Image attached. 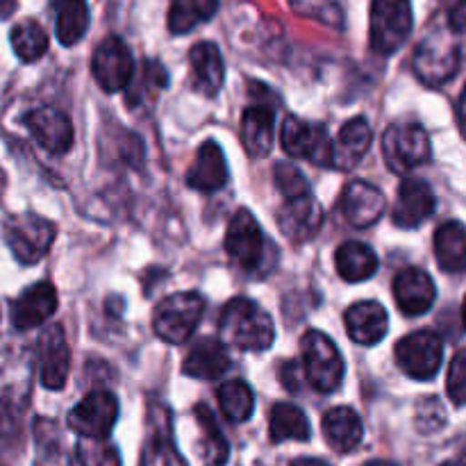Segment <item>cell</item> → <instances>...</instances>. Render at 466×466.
I'll return each instance as SVG.
<instances>
[{
	"mask_svg": "<svg viewBox=\"0 0 466 466\" xmlns=\"http://www.w3.org/2000/svg\"><path fill=\"white\" fill-rule=\"evenodd\" d=\"M3 237L7 248L21 264H36L46 258L55 241V226L36 214H18L9 217L3 226Z\"/></svg>",
	"mask_w": 466,
	"mask_h": 466,
	"instance_id": "5b68a950",
	"label": "cell"
},
{
	"mask_svg": "<svg viewBox=\"0 0 466 466\" xmlns=\"http://www.w3.org/2000/svg\"><path fill=\"white\" fill-rule=\"evenodd\" d=\"M118 419V400L112 391H91L68 412V428L82 440H107Z\"/></svg>",
	"mask_w": 466,
	"mask_h": 466,
	"instance_id": "ba28073f",
	"label": "cell"
},
{
	"mask_svg": "<svg viewBox=\"0 0 466 466\" xmlns=\"http://www.w3.org/2000/svg\"><path fill=\"white\" fill-rule=\"evenodd\" d=\"M264 235L258 218L248 209H239L228 223L226 230V253L232 262L244 271H253L264 258Z\"/></svg>",
	"mask_w": 466,
	"mask_h": 466,
	"instance_id": "8fae6325",
	"label": "cell"
},
{
	"mask_svg": "<svg viewBox=\"0 0 466 466\" xmlns=\"http://www.w3.org/2000/svg\"><path fill=\"white\" fill-rule=\"evenodd\" d=\"M437 264L446 273L466 271V226L460 221H449L435 232Z\"/></svg>",
	"mask_w": 466,
	"mask_h": 466,
	"instance_id": "4316f807",
	"label": "cell"
},
{
	"mask_svg": "<svg viewBox=\"0 0 466 466\" xmlns=\"http://www.w3.org/2000/svg\"><path fill=\"white\" fill-rule=\"evenodd\" d=\"M218 332H221L223 344L235 346L246 353L268 350L276 339L273 319L250 299H232L223 308L221 319H218Z\"/></svg>",
	"mask_w": 466,
	"mask_h": 466,
	"instance_id": "6da1fadb",
	"label": "cell"
},
{
	"mask_svg": "<svg viewBox=\"0 0 466 466\" xmlns=\"http://www.w3.org/2000/svg\"><path fill=\"white\" fill-rule=\"evenodd\" d=\"M346 330L349 337L360 346L380 344L390 330V317L387 309L376 300H360L346 309Z\"/></svg>",
	"mask_w": 466,
	"mask_h": 466,
	"instance_id": "d6986e66",
	"label": "cell"
},
{
	"mask_svg": "<svg viewBox=\"0 0 466 466\" xmlns=\"http://www.w3.org/2000/svg\"><path fill=\"white\" fill-rule=\"evenodd\" d=\"M5 189H7V176H5L3 167H0V198H3Z\"/></svg>",
	"mask_w": 466,
	"mask_h": 466,
	"instance_id": "7dc6e473",
	"label": "cell"
},
{
	"mask_svg": "<svg viewBox=\"0 0 466 466\" xmlns=\"http://www.w3.org/2000/svg\"><path fill=\"white\" fill-rule=\"evenodd\" d=\"M57 309V291L50 282H36L27 287L12 305V323L16 330L25 332L48 321Z\"/></svg>",
	"mask_w": 466,
	"mask_h": 466,
	"instance_id": "e0dca14e",
	"label": "cell"
},
{
	"mask_svg": "<svg viewBox=\"0 0 466 466\" xmlns=\"http://www.w3.org/2000/svg\"><path fill=\"white\" fill-rule=\"evenodd\" d=\"M458 121H460V130H462V135L466 137V86L458 100Z\"/></svg>",
	"mask_w": 466,
	"mask_h": 466,
	"instance_id": "7bdbcfd3",
	"label": "cell"
},
{
	"mask_svg": "<svg viewBox=\"0 0 466 466\" xmlns=\"http://www.w3.org/2000/svg\"><path fill=\"white\" fill-rule=\"evenodd\" d=\"M189 66L194 89L198 94L208 96V98H214L221 91L223 80H226V66H223L218 46L212 44V41L196 44L189 53Z\"/></svg>",
	"mask_w": 466,
	"mask_h": 466,
	"instance_id": "603a6c76",
	"label": "cell"
},
{
	"mask_svg": "<svg viewBox=\"0 0 466 466\" xmlns=\"http://www.w3.org/2000/svg\"><path fill=\"white\" fill-rule=\"evenodd\" d=\"M435 208L437 200L431 185L417 180V177H408V180L400 182L399 198H396L391 218L403 230H414V228H419L423 221L432 217Z\"/></svg>",
	"mask_w": 466,
	"mask_h": 466,
	"instance_id": "9a60e30c",
	"label": "cell"
},
{
	"mask_svg": "<svg viewBox=\"0 0 466 466\" xmlns=\"http://www.w3.org/2000/svg\"><path fill=\"white\" fill-rule=\"evenodd\" d=\"M273 177H276V187L287 200L303 198V196L309 194V182L308 177L303 176L296 164L291 162H280L276 164V171H273Z\"/></svg>",
	"mask_w": 466,
	"mask_h": 466,
	"instance_id": "f35d334b",
	"label": "cell"
},
{
	"mask_svg": "<svg viewBox=\"0 0 466 466\" xmlns=\"http://www.w3.org/2000/svg\"><path fill=\"white\" fill-rule=\"evenodd\" d=\"M441 360H444V344L440 335L431 330L412 332L396 344V362L400 371L414 380H432L440 373Z\"/></svg>",
	"mask_w": 466,
	"mask_h": 466,
	"instance_id": "9c48e42d",
	"label": "cell"
},
{
	"mask_svg": "<svg viewBox=\"0 0 466 466\" xmlns=\"http://www.w3.org/2000/svg\"><path fill=\"white\" fill-rule=\"evenodd\" d=\"M460 66V50L451 41L432 36L414 53V73L428 86H441L453 80Z\"/></svg>",
	"mask_w": 466,
	"mask_h": 466,
	"instance_id": "7c38bea8",
	"label": "cell"
},
{
	"mask_svg": "<svg viewBox=\"0 0 466 466\" xmlns=\"http://www.w3.org/2000/svg\"><path fill=\"white\" fill-rule=\"evenodd\" d=\"M205 312L203 296L196 291L171 294L155 308L153 328L155 335L171 346H180L189 339L198 328Z\"/></svg>",
	"mask_w": 466,
	"mask_h": 466,
	"instance_id": "7a4b0ae2",
	"label": "cell"
},
{
	"mask_svg": "<svg viewBox=\"0 0 466 466\" xmlns=\"http://www.w3.org/2000/svg\"><path fill=\"white\" fill-rule=\"evenodd\" d=\"M289 5L300 16L312 18V21L335 27V30L344 27V12L335 0H289Z\"/></svg>",
	"mask_w": 466,
	"mask_h": 466,
	"instance_id": "d590c367",
	"label": "cell"
},
{
	"mask_svg": "<svg viewBox=\"0 0 466 466\" xmlns=\"http://www.w3.org/2000/svg\"><path fill=\"white\" fill-rule=\"evenodd\" d=\"M36 441V466H71V455L64 446L62 432L57 423L36 419L35 423Z\"/></svg>",
	"mask_w": 466,
	"mask_h": 466,
	"instance_id": "1f68e13d",
	"label": "cell"
},
{
	"mask_svg": "<svg viewBox=\"0 0 466 466\" xmlns=\"http://www.w3.org/2000/svg\"><path fill=\"white\" fill-rule=\"evenodd\" d=\"M230 369V355L223 341L214 339V337H200L187 353L185 364H182V373L196 380H218Z\"/></svg>",
	"mask_w": 466,
	"mask_h": 466,
	"instance_id": "7402d4cb",
	"label": "cell"
},
{
	"mask_svg": "<svg viewBox=\"0 0 466 466\" xmlns=\"http://www.w3.org/2000/svg\"><path fill=\"white\" fill-rule=\"evenodd\" d=\"M282 150L294 159H309L317 167H332V141L326 126L287 116L280 130Z\"/></svg>",
	"mask_w": 466,
	"mask_h": 466,
	"instance_id": "52a82bcc",
	"label": "cell"
},
{
	"mask_svg": "<svg viewBox=\"0 0 466 466\" xmlns=\"http://www.w3.org/2000/svg\"><path fill=\"white\" fill-rule=\"evenodd\" d=\"M14 7H16L14 0H0V18H7L14 12Z\"/></svg>",
	"mask_w": 466,
	"mask_h": 466,
	"instance_id": "f6af8a7d",
	"label": "cell"
},
{
	"mask_svg": "<svg viewBox=\"0 0 466 466\" xmlns=\"http://www.w3.org/2000/svg\"><path fill=\"white\" fill-rule=\"evenodd\" d=\"M273 123L276 114L264 105L248 107L241 116V144L253 159H262L271 153L273 127H276Z\"/></svg>",
	"mask_w": 466,
	"mask_h": 466,
	"instance_id": "484cf974",
	"label": "cell"
},
{
	"mask_svg": "<svg viewBox=\"0 0 466 466\" xmlns=\"http://www.w3.org/2000/svg\"><path fill=\"white\" fill-rule=\"evenodd\" d=\"M218 12V0H171L168 7V30L173 35H187L200 23H208Z\"/></svg>",
	"mask_w": 466,
	"mask_h": 466,
	"instance_id": "4dcf8cb0",
	"label": "cell"
},
{
	"mask_svg": "<svg viewBox=\"0 0 466 466\" xmlns=\"http://www.w3.org/2000/svg\"><path fill=\"white\" fill-rule=\"evenodd\" d=\"M9 41L21 62H36L48 50V35L36 21H21L9 32Z\"/></svg>",
	"mask_w": 466,
	"mask_h": 466,
	"instance_id": "e575fe53",
	"label": "cell"
},
{
	"mask_svg": "<svg viewBox=\"0 0 466 466\" xmlns=\"http://www.w3.org/2000/svg\"><path fill=\"white\" fill-rule=\"evenodd\" d=\"M414 16L410 0H373L369 41L378 55H391L412 35Z\"/></svg>",
	"mask_w": 466,
	"mask_h": 466,
	"instance_id": "3957f363",
	"label": "cell"
},
{
	"mask_svg": "<svg viewBox=\"0 0 466 466\" xmlns=\"http://www.w3.org/2000/svg\"><path fill=\"white\" fill-rule=\"evenodd\" d=\"M394 299L400 312L408 317H421L437 299L435 282L421 268H405L394 280Z\"/></svg>",
	"mask_w": 466,
	"mask_h": 466,
	"instance_id": "44dd1931",
	"label": "cell"
},
{
	"mask_svg": "<svg viewBox=\"0 0 466 466\" xmlns=\"http://www.w3.org/2000/svg\"><path fill=\"white\" fill-rule=\"evenodd\" d=\"M321 426L328 444H330V449L337 451V453H353V451L362 444L364 426L362 419L358 417V412H355L353 408L339 405V408L328 410V412L323 414Z\"/></svg>",
	"mask_w": 466,
	"mask_h": 466,
	"instance_id": "cb8c5ba5",
	"label": "cell"
},
{
	"mask_svg": "<svg viewBox=\"0 0 466 466\" xmlns=\"http://www.w3.org/2000/svg\"><path fill=\"white\" fill-rule=\"evenodd\" d=\"M218 408L232 423L248 421L255 410L253 390L244 380H228L218 387Z\"/></svg>",
	"mask_w": 466,
	"mask_h": 466,
	"instance_id": "836d02e7",
	"label": "cell"
},
{
	"mask_svg": "<svg viewBox=\"0 0 466 466\" xmlns=\"http://www.w3.org/2000/svg\"><path fill=\"white\" fill-rule=\"evenodd\" d=\"M0 466H5V464H3V462H0Z\"/></svg>",
	"mask_w": 466,
	"mask_h": 466,
	"instance_id": "f907efd6",
	"label": "cell"
},
{
	"mask_svg": "<svg viewBox=\"0 0 466 466\" xmlns=\"http://www.w3.org/2000/svg\"><path fill=\"white\" fill-rule=\"evenodd\" d=\"M300 378H305L303 367L299 362H294V360H289V362H285L280 367V380L289 391L300 390Z\"/></svg>",
	"mask_w": 466,
	"mask_h": 466,
	"instance_id": "60d3db41",
	"label": "cell"
},
{
	"mask_svg": "<svg viewBox=\"0 0 466 466\" xmlns=\"http://www.w3.org/2000/svg\"><path fill=\"white\" fill-rule=\"evenodd\" d=\"M127 86H130L127 100H130V105H137L139 100H144L146 91H157L162 89V86H167V71H164V66L159 62L148 59V62L144 64V68H141L139 77L132 73V80Z\"/></svg>",
	"mask_w": 466,
	"mask_h": 466,
	"instance_id": "8d00e7d4",
	"label": "cell"
},
{
	"mask_svg": "<svg viewBox=\"0 0 466 466\" xmlns=\"http://www.w3.org/2000/svg\"><path fill=\"white\" fill-rule=\"evenodd\" d=\"M371 141L373 132L367 118H350L339 130V137H337L335 144H332V167L344 168V171L353 168L369 153Z\"/></svg>",
	"mask_w": 466,
	"mask_h": 466,
	"instance_id": "d4e9b609",
	"label": "cell"
},
{
	"mask_svg": "<svg viewBox=\"0 0 466 466\" xmlns=\"http://www.w3.org/2000/svg\"><path fill=\"white\" fill-rule=\"evenodd\" d=\"M196 419L203 431V440H200V458L205 466H226L230 458V446H228L226 437L218 431L217 421H214L212 412L205 405L196 408Z\"/></svg>",
	"mask_w": 466,
	"mask_h": 466,
	"instance_id": "d6a6232c",
	"label": "cell"
},
{
	"mask_svg": "<svg viewBox=\"0 0 466 466\" xmlns=\"http://www.w3.org/2000/svg\"><path fill=\"white\" fill-rule=\"evenodd\" d=\"M228 177H230V171H228L221 146L212 139L205 141L196 153L194 164L187 171V185L196 191H203V194H212V191L223 189L228 185Z\"/></svg>",
	"mask_w": 466,
	"mask_h": 466,
	"instance_id": "ffe728a7",
	"label": "cell"
},
{
	"mask_svg": "<svg viewBox=\"0 0 466 466\" xmlns=\"http://www.w3.org/2000/svg\"><path fill=\"white\" fill-rule=\"evenodd\" d=\"M449 25L453 32H466V0L455 3V7L449 14Z\"/></svg>",
	"mask_w": 466,
	"mask_h": 466,
	"instance_id": "b9f144b4",
	"label": "cell"
},
{
	"mask_svg": "<svg viewBox=\"0 0 466 466\" xmlns=\"http://www.w3.org/2000/svg\"><path fill=\"white\" fill-rule=\"evenodd\" d=\"M441 466H466V453L458 455V458H453V460H449V462H444Z\"/></svg>",
	"mask_w": 466,
	"mask_h": 466,
	"instance_id": "bcb514c9",
	"label": "cell"
},
{
	"mask_svg": "<svg viewBox=\"0 0 466 466\" xmlns=\"http://www.w3.org/2000/svg\"><path fill=\"white\" fill-rule=\"evenodd\" d=\"M25 126L32 139L50 155H64L73 146V126L66 114L55 107H39L25 114Z\"/></svg>",
	"mask_w": 466,
	"mask_h": 466,
	"instance_id": "4fadbf2b",
	"label": "cell"
},
{
	"mask_svg": "<svg viewBox=\"0 0 466 466\" xmlns=\"http://www.w3.org/2000/svg\"><path fill=\"white\" fill-rule=\"evenodd\" d=\"M382 155L390 171L405 176L432 157L431 137L421 126H391L382 135Z\"/></svg>",
	"mask_w": 466,
	"mask_h": 466,
	"instance_id": "8992f818",
	"label": "cell"
},
{
	"mask_svg": "<svg viewBox=\"0 0 466 466\" xmlns=\"http://www.w3.org/2000/svg\"><path fill=\"white\" fill-rule=\"evenodd\" d=\"M341 209L355 228H371L380 221L387 209L385 194L378 187L369 185L367 180H353L344 187L341 194Z\"/></svg>",
	"mask_w": 466,
	"mask_h": 466,
	"instance_id": "2e32d148",
	"label": "cell"
},
{
	"mask_svg": "<svg viewBox=\"0 0 466 466\" xmlns=\"http://www.w3.org/2000/svg\"><path fill=\"white\" fill-rule=\"evenodd\" d=\"M91 73L100 89L107 94H116L130 85L132 73H135V59L121 36H107L100 41L94 59H91Z\"/></svg>",
	"mask_w": 466,
	"mask_h": 466,
	"instance_id": "30bf717a",
	"label": "cell"
},
{
	"mask_svg": "<svg viewBox=\"0 0 466 466\" xmlns=\"http://www.w3.org/2000/svg\"><path fill=\"white\" fill-rule=\"evenodd\" d=\"M323 218H326V214H323L321 203L312 194H308L303 198L287 200L285 208L278 212V228L287 239L305 244L319 235Z\"/></svg>",
	"mask_w": 466,
	"mask_h": 466,
	"instance_id": "5bb4252c",
	"label": "cell"
},
{
	"mask_svg": "<svg viewBox=\"0 0 466 466\" xmlns=\"http://www.w3.org/2000/svg\"><path fill=\"white\" fill-rule=\"evenodd\" d=\"M41 360V385L46 390L59 391L66 385L68 369H71V350L62 326H50L39 339Z\"/></svg>",
	"mask_w": 466,
	"mask_h": 466,
	"instance_id": "ac0fdd59",
	"label": "cell"
},
{
	"mask_svg": "<svg viewBox=\"0 0 466 466\" xmlns=\"http://www.w3.org/2000/svg\"><path fill=\"white\" fill-rule=\"evenodd\" d=\"M55 35L62 46H76L89 30V3L86 0H53Z\"/></svg>",
	"mask_w": 466,
	"mask_h": 466,
	"instance_id": "f1b7e54d",
	"label": "cell"
},
{
	"mask_svg": "<svg viewBox=\"0 0 466 466\" xmlns=\"http://www.w3.org/2000/svg\"><path fill=\"white\" fill-rule=\"evenodd\" d=\"M77 460L82 466H121V455L116 446L107 440H80L77 441Z\"/></svg>",
	"mask_w": 466,
	"mask_h": 466,
	"instance_id": "74e56055",
	"label": "cell"
},
{
	"mask_svg": "<svg viewBox=\"0 0 466 466\" xmlns=\"http://www.w3.org/2000/svg\"><path fill=\"white\" fill-rule=\"evenodd\" d=\"M446 390H449L451 400L455 405H466V349L458 350L453 362H451Z\"/></svg>",
	"mask_w": 466,
	"mask_h": 466,
	"instance_id": "ab89813d",
	"label": "cell"
},
{
	"mask_svg": "<svg viewBox=\"0 0 466 466\" xmlns=\"http://www.w3.org/2000/svg\"><path fill=\"white\" fill-rule=\"evenodd\" d=\"M462 319H464V326H466V299H464V308H462Z\"/></svg>",
	"mask_w": 466,
	"mask_h": 466,
	"instance_id": "681fc988",
	"label": "cell"
},
{
	"mask_svg": "<svg viewBox=\"0 0 466 466\" xmlns=\"http://www.w3.org/2000/svg\"><path fill=\"white\" fill-rule=\"evenodd\" d=\"M344 358L326 332L309 330L303 337V373L321 394H332L344 380Z\"/></svg>",
	"mask_w": 466,
	"mask_h": 466,
	"instance_id": "277c9868",
	"label": "cell"
},
{
	"mask_svg": "<svg viewBox=\"0 0 466 466\" xmlns=\"http://www.w3.org/2000/svg\"><path fill=\"white\" fill-rule=\"evenodd\" d=\"M364 466H394V464L385 462V460H373V462H367Z\"/></svg>",
	"mask_w": 466,
	"mask_h": 466,
	"instance_id": "c3c4849f",
	"label": "cell"
},
{
	"mask_svg": "<svg viewBox=\"0 0 466 466\" xmlns=\"http://www.w3.org/2000/svg\"><path fill=\"white\" fill-rule=\"evenodd\" d=\"M268 432H271V440L280 444V441H308L312 431H309V421L303 410L291 403H278L271 410Z\"/></svg>",
	"mask_w": 466,
	"mask_h": 466,
	"instance_id": "f546056e",
	"label": "cell"
},
{
	"mask_svg": "<svg viewBox=\"0 0 466 466\" xmlns=\"http://www.w3.org/2000/svg\"><path fill=\"white\" fill-rule=\"evenodd\" d=\"M335 264L346 282H364L376 276L378 255L364 241H346L337 248Z\"/></svg>",
	"mask_w": 466,
	"mask_h": 466,
	"instance_id": "83f0119b",
	"label": "cell"
},
{
	"mask_svg": "<svg viewBox=\"0 0 466 466\" xmlns=\"http://www.w3.org/2000/svg\"><path fill=\"white\" fill-rule=\"evenodd\" d=\"M289 466H330L326 460H317V458H299L294 460Z\"/></svg>",
	"mask_w": 466,
	"mask_h": 466,
	"instance_id": "ee69618b",
	"label": "cell"
}]
</instances>
